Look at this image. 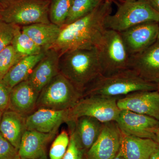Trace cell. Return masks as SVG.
Wrapping results in <instances>:
<instances>
[{"instance_id":"4fadbf2b","label":"cell","mask_w":159,"mask_h":159,"mask_svg":"<svg viewBox=\"0 0 159 159\" xmlns=\"http://www.w3.org/2000/svg\"><path fill=\"white\" fill-rule=\"evenodd\" d=\"M129 69L142 79L159 84V39L141 52L131 55Z\"/></svg>"},{"instance_id":"f1b7e54d","label":"cell","mask_w":159,"mask_h":159,"mask_svg":"<svg viewBox=\"0 0 159 159\" xmlns=\"http://www.w3.org/2000/svg\"><path fill=\"white\" fill-rule=\"evenodd\" d=\"M18 150L0 133V159H17Z\"/></svg>"},{"instance_id":"ab89813d","label":"cell","mask_w":159,"mask_h":159,"mask_svg":"<svg viewBox=\"0 0 159 159\" xmlns=\"http://www.w3.org/2000/svg\"><path fill=\"white\" fill-rule=\"evenodd\" d=\"M158 25H159V31H158V39H159V21L158 22Z\"/></svg>"},{"instance_id":"1f68e13d","label":"cell","mask_w":159,"mask_h":159,"mask_svg":"<svg viewBox=\"0 0 159 159\" xmlns=\"http://www.w3.org/2000/svg\"><path fill=\"white\" fill-rule=\"evenodd\" d=\"M151 7L159 13V0H146Z\"/></svg>"},{"instance_id":"52a82bcc","label":"cell","mask_w":159,"mask_h":159,"mask_svg":"<svg viewBox=\"0 0 159 159\" xmlns=\"http://www.w3.org/2000/svg\"><path fill=\"white\" fill-rule=\"evenodd\" d=\"M51 0H15L0 10L1 20L16 25L51 23L49 8Z\"/></svg>"},{"instance_id":"44dd1931","label":"cell","mask_w":159,"mask_h":159,"mask_svg":"<svg viewBox=\"0 0 159 159\" xmlns=\"http://www.w3.org/2000/svg\"><path fill=\"white\" fill-rule=\"evenodd\" d=\"M61 28L50 23L33 24L24 26L21 30L37 45L46 51L51 49L59 36Z\"/></svg>"},{"instance_id":"e0dca14e","label":"cell","mask_w":159,"mask_h":159,"mask_svg":"<svg viewBox=\"0 0 159 159\" xmlns=\"http://www.w3.org/2000/svg\"><path fill=\"white\" fill-rule=\"evenodd\" d=\"M39 94L27 80L20 83L11 89L9 109L28 116L36 109Z\"/></svg>"},{"instance_id":"30bf717a","label":"cell","mask_w":159,"mask_h":159,"mask_svg":"<svg viewBox=\"0 0 159 159\" xmlns=\"http://www.w3.org/2000/svg\"><path fill=\"white\" fill-rule=\"evenodd\" d=\"M122 133L116 121L103 123L97 141L85 154L86 159H113L119 152Z\"/></svg>"},{"instance_id":"d4e9b609","label":"cell","mask_w":159,"mask_h":159,"mask_svg":"<svg viewBox=\"0 0 159 159\" xmlns=\"http://www.w3.org/2000/svg\"><path fill=\"white\" fill-rule=\"evenodd\" d=\"M74 0H51L49 19L52 24L62 28L64 25Z\"/></svg>"},{"instance_id":"74e56055","label":"cell","mask_w":159,"mask_h":159,"mask_svg":"<svg viewBox=\"0 0 159 159\" xmlns=\"http://www.w3.org/2000/svg\"><path fill=\"white\" fill-rule=\"evenodd\" d=\"M140 1V0H124V2H135V1Z\"/></svg>"},{"instance_id":"f546056e","label":"cell","mask_w":159,"mask_h":159,"mask_svg":"<svg viewBox=\"0 0 159 159\" xmlns=\"http://www.w3.org/2000/svg\"><path fill=\"white\" fill-rule=\"evenodd\" d=\"M70 135L69 147L62 159H86L85 152L79 148L73 135Z\"/></svg>"},{"instance_id":"9c48e42d","label":"cell","mask_w":159,"mask_h":159,"mask_svg":"<svg viewBox=\"0 0 159 159\" xmlns=\"http://www.w3.org/2000/svg\"><path fill=\"white\" fill-rule=\"evenodd\" d=\"M123 134L152 139L159 129V120L131 111L122 110L116 121Z\"/></svg>"},{"instance_id":"f6af8a7d","label":"cell","mask_w":159,"mask_h":159,"mask_svg":"<svg viewBox=\"0 0 159 159\" xmlns=\"http://www.w3.org/2000/svg\"><path fill=\"white\" fill-rule=\"evenodd\" d=\"M0 20H1V19H0Z\"/></svg>"},{"instance_id":"9a60e30c","label":"cell","mask_w":159,"mask_h":159,"mask_svg":"<svg viewBox=\"0 0 159 159\" xmlns=\"http://www.w3.org/2000/svg\"><path fill=\"white\" fill-rule=\"evenodd\" d=\"M68 110L57 111L41 108L26 118V130L43 133L57 132L60 125L66 122Z\"/></svg>"},{"instance_id":"ac0fdd59","label":"cell","mask_w":159,"mask_h":159,"mask_svg":"<svg viewBox=\"0 0 159 159\" xmlns=\"http://www.w3.org/2000/svg\"><path fill=\"white\" fill-rule=\"evenodd\" d=\"M56 133H43L36 131L26 130L21 141L18 149L19 156L23 159L42 157L46 154L47 145Z\"/></svg>"},{"instance_id":"60d3db41","label":"cell","mask_w":159,"mask_h":159,"mask_svg":"<svg viewBox=\"0 0 159 159\" xmlns=\"http://www.w3.org/2000/svg\"><path fill=\"white\" fill-rule=\"evenodd\" d=\"M103 1H108V2H112V0H103Z\"/></svg>"},{"instance_id":"4316f807","label":"cell","mask_w":159,"mask_h":159,"mask_svg":"<svg viewBox=\"0 0 159 159\" xmlns=\"http://www.w3.org/2000/svg\"><path fill=\"white\" fill-rule=\"evenodd\" d=\"M70 141V135L63 130L54 139L49 152L50 159H62L66 152Z\"/></svg>"},{"instance_id":"83f0119b","label":"cell","mask_w":159,"mask_h":159,"mask_svg":"<svg viewBox=\"0 0 159 159\" xmlns=\"http://www.w3.org/2000/svg\"><path fill=\"white\" fill-rule=\"evenodd\" d=\"M16 26L0 20V53L11 44Z\"/></svg>"},{"instance_id":"277c9868","label":"cell","mask_w":159,"mask_h":159,"mask_svg":"<svg viewBox=\"0 0 159 159\" xmlns=\"http://www.w3.org/2000/svg\"><path fill=\"white\" fill-rule=\"evenodd\" d=\"M96 48L102 75L129 69L130 56L120 32L106 29Z\"/></svg>"},{"instance_id":"836d02e7","label":"cell","mask_w":159,"mask_h":159,"mask_svg":"<svg viewBox=\"0 0 159 159\" xmlns=\"http://www.w3.org/2000/svg\"><path fill=\"white\" fill-rule=\"evenodd\" d=\"M10 3L9 0H0V6L3 8H5Z\"/></svg>"},{"instance_id":"2e32d148","label":"cell","mask_w":159,"mask_h":159,"mask_svg":"<svg viewBox=\"0 0 159 159\" xmlns=\"http://www.w3.org/2000/svg\"><path fill=\"white\" fill-rule=\"evenodd\" d=\"M103 124L93 117H80L69 125L70 134L73 135L77 145L86 153L98 139Z\"/></svg>"},{"instance_id":"f35d334b","label":"cell","mask_w":159,"mask_h":159,"mask_svg":"<svg viewBox=\"0 0 159 159\" xmlns=\"http://www.w3.org/2000/svg\"><path fill=\"white\" fill-rule=\"evenodd\" d=\"M3 112L0 111V121H1V118H2V115Z\"/></svg>"},{"instance_id":"5bb4252c","label":"cell","mask_w":159,"mask_h":159,"mask_svg":"<svg viewBox=\"0 0 159 159\" xmlns=\"http://www.w3.org/2000/svg\"><path fill=\"white\" fill-rule=\"evenodd\" d=\"M60 53L53 48L46 51L43 57L35 66L26 80L38 93L59 74Z\"/></svg>"},{"instance_id":"cb8c5ba5","label":"cell","mask_w":159,"mask_h":159,"mask_svg":"<svg viewBox=\"0 0 159 159\" xmlns=\"http://www.w3.org/2000/svg\"><path fill=\"white\" fill-rule=\"evenodd\" d=\"M103 1V0H74L63 26L87 15L98 7Z\"/></svg>"},{"instance_id":"7c38bea8","label":"cell","mask_w":159,"mask_h":159,"mask_svg":"<svg viewBox=\"0 0 159 159\" xmlns=\"http://www.w3.org/2000/svg\"><path fill=\"white\" fill-rule=\"evenodd\" d=\"M120 110H125L159 120V92L141 91L123 96L117 101Z\"/></svg>"},{"instance_id":"ba28073f","label":"cell","mask_w":159,"mask_h":159,"mask_svg":"<svg viewBox=\"0 0 159 159\" xmlns=\"http://www.w3.org/2000/svg\"><path fill=\"white\" fill-rule=\"evenodd\" d=\"M159 21V13L151 7L146 0L124 1L115 14L106 18L105 25L107 29L121 32L142 23Z\"/></svg>"},{"instance_id":"e575fe53","label":"cell","mask_w":159,"mask_h":159,"mask_svg":"<svg viewBox=\"0 0 159 159\" xmlns=\"http://www.w3.org/2000/svg\"><path fill=\"white\" fill-rule=\"evenodd\" d=\"M113 159H125L124 157L122 155V154L120 152V151H119V152L117 154L116 156Z\"/></svg>"},{"instance_id":"3957f363","label":"cell","mask_w":159,"mask_h":159,"mask_svg":"<svg viewBox=\"0 0 159 159\" xmlns=\"http://www.w3.org/2000/svg\"><path fill=\"white\" fill-rule=\"evenodd\" d=\"M158 84L147 82L133 70H124L111 75H101L91 83L83 93V97L89 95L123 97L141 91L158 90Z\"/></svg>"},{"instance_id":"7402d4cb","label":"cell","mask_w":159,"mask_h":159,"mask_svg":"<svg viewBox=\"0 0 159 159\" xmlns=\"http://www.w3.org/2000/svg\"><path fill=\"white\" fill-rule=\"evenodd\" d=\"M46 51L40 54L23 57L14 65L2 80L11 89L20 83L25 81L45 54Z\"/></svg>"},{"instance_id":"4dcf8cb0","label":"cell","mask_w":159,"mask_h":159,"mask_svg":"<svg viewBox=\"0 0 159 159\" xmlns=\"http://www.w3.org/2000/svg\"><path fill=\"white\" fill-rule=\"evenodd\" d=\"M11 91V89L6 85L2 80H0V111L3 112L9 109Z\"/></svg>"},{"instance_id":"6da1fadb","label":"cell","mask_w":159,"mask_h":159,"mask_svg":"<svg viewBox=\"0 0 159 159\" xmlns=\"http://www.w3.org/2000/svg\"><path fill=\"white\" fill-rule=\"evenodd\" d=\"M111 12V2L103 1L91 13L62 27L51 48L61 54L74 49L96 47L107 29L106 19Z\"/></svg>"},{"instance_id":"b9f144b4","label":"cell","mask_w":159,"mask_h":159,"mask_svg":"<svg viewBox=\"0 0 159 159\" xmlns=\"http://www.w3.org/2000/svg\"><path fill=\"white\" fill-rule=\"evenodd\" d=\"M3 9L2 7L1 6H0V10H1V9Z\"/></svg>"},{"instance_id":"7bdbcfd3","label":"cell","mask_w":159,"mask_h":159,"mask_svg":"<svg viewBox=\"0 0 159 159\" xmlns=\"http://www.w3.org/2000/svg\"><path fill=\"white\" fill-rule=\"evenodd\" d=\"M15 1V0H9V2H12V1Z\"/></svg>"},{"instance_id":"5b68a950","label":"cell","mask_w":159,"mask_h":159,"mask_svg":"<svg viewBox=\"0 0 159 159\" xmlns=\"http://www.w3.org/2000/svg\"><path fill=\"white\" fill-rule=\"evenodd\" d=\"M82 97V92L59 73L40 92L36 109L67 110L74 107Z\"/></svg>"},{"instance_id":"603a6c76","label":"cell","mask_w":159,"mask_h":159,"mask_svg":"<svg viewBox=\"0 0 159 159\" xmlns=\"http://www.w3.org/2000/svg\"><path fill=\"white\" fill-rule=\"evenodd\" d=\"M11 45L15 52L22 58L40 54L45 51L23 32L18 25L16 26Z\"/></svg>"},{"instance_id":"7a4b0ae2","label":"cell","mask_w":159,"mask_h":159,"mask_svg":"<svg viewBox=\"0 0 159 159\" xmlns=\"http://www.w3.org/2000/svg\"><path fill=\"white\" fill-rule=\"evenodd\" d=\"M59 71L83 93L102 75L96 47L74 49L60 54Z\"/></svg>"},{"instance_id":"8992f818","label":"cell","mask_w":159,"mask_h":159,"mask_svg":"<svg viewBox=\"0 0 159 159\" xmlns=\"http://www.w3.org/2000/svg\"><path fill=\"white\" fill-rule=\"evenodd\" d=\"M122 97L97 95L83 97L74 107L68 110L66 123L71 125L78 118L84 116L93 117L102 123L116 122L121 111L117 101Z\"/></svg>"},{"instance_id":"d6986e66","label":"cell","mask_w":159,"mask_h":159,"mask_svg":"<svg viewBox=\"0 0 159 159\" xmlns=\"http://www.w3.org/2000/svg\"><path fill=\"white\" fill-rule=\"evenodd\" d=\"M26 118L8 109L3 112L0 121V133L18 150L26 130Z\"/></svg>"},{"instance_id":"d590c367","label":"cell","mask_w":159,"mask_h":159,"mask_svg":"<svg viewBox=\"0 0 159 159\" xmlns=\"http://www.w3.org/2000/svg\"><path fill=\"white\" fill-rule=\"evenodd\" d=\"M155 142L157 143L158 145H159V129L157 132L156 134V138L155 140Z\"/></svg>"},{"instance_id":"ee69618b","label":"cell","mask_w":159,"mask_h":159,"mask_svg":"<svg viewBox=\"0 0 159 159\" xmlns=\"http://www.w3.org/2000/svg\"><path fill=\"white\" fill-rule=\"evenodd\" d=\"M158 91L159 92V84H158Z\"/></svg>"},{"instance_id":"8fae6325","label":"cell","mask_w":159,"mask_h":159,"mask_svg":"<svg viewBox=\"0 0 159 159\" xmlns=\"http://www.w3.org/2000/svg\"><path fill=\"white\" fill-rule=\"evenodd\" d=\"M158 22L142 23L120 32L130 56L137 54L154 43L158 39Z\"/></svg>"},{"instance_id":"484cf974","label":"cell","mask_w":159,"mask_h":159,"mask_svg":"<svg viewBox=\"0 0 159 159\" xmlns=\"http://www.w3.org/2000/svg\"><path fill=\"white\" fill-rule=\"evenodd\" d=\"M21 58L11 44L0 53V80H2L11 68Z\"/></svg>"},{"instance_id":"d6a6232c","label":"cell","mask_w":159,"mask_h":159,"mask_svg":"<svg viewBox=\"0 0 159 159\" xmlns=\"http://www.w3.org/2000/svg\"><path fill=\"white\" fill-rule=\"evenodd\" d=\"M149 159H159V145L151 155Z\"/></svg>"},{"instance_id":"8d00e7d4","label":"cell","mask_w":159,"mask_h":159,"mask_svg":"<svg viewBox=\"0 0 159 159\" xmlns=\"http://www.w3.org/2000/svg\"><path fill=\"white\" fill-rule=\"evenodd\" d=\"M17 159H23L21 158H20V157H19ZM48 159V158H47V155H45L44 156H43L42 157L39 158L38 159Z\"/></svg>"},{"instance_id":"ffe728a7","label":"cell","mask_w":159,"mask_h":159,"mask_svg":"<svg viewBox=\"0 0 159 159\" xmlns=\"http://www.w3.org/2000/svg\"><path fill=\"white\" fill-rule=\"evenodd\" d=\"M158 145L152 139L122 134L119 151L125 159H149Z\"/></svg>"}]
</instances>
